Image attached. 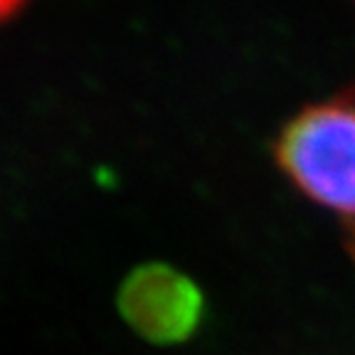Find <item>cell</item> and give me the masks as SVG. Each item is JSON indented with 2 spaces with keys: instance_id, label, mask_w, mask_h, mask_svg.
Instances as JSON below:
<instances>
[{
  "instance_id": "6da1fadb",
  "label": "cell",
  "mask_w": 355,
  "mask_h": 355,
  "mask_svg": "<svg viewBox=\"0 0 355 355\" xmlns=\"http://www.w3.org/2000/svg\"><path fill=\"white\" fill-rule=\"evenodd\" d=\"M274 161L313 202L355 227V84L304 104L279 128Z\"/></svg>"
},
{
  "instance_id": "7a4b0ae2",
  "label": "cell",
  "mask_w": 355,
  "mask_h": 355,
  "mask_svg": "<svg viewBox=\"0 0 355 355\" xmlns=\"http://www.w3.org/2000/svg\"><path fill=\"white\" fill-rule=\"evenodd\" d=\"M119 311L133 331L153 343L190 338L202 318L198 284L166 264H146L123 282Z\"/></svg>"
},
{
  "instance_id": "3957f363",
  "label": "cell",
  "mask_w": 355,
  "mask_h": 355,
  "mask_svg": "<svg viewBox=\"0 0 355 355\" xmlns=\"http://www.w3.org/2000/svg\"><path fill=\"white\" fill-rule=\"evenodd\" d=\"M343 244H345V250H348L350 259L355 261V227L348 230V232H343Z\"/></svg>"
},
{
  "instance_id": "277c9868",
  "label": "cell",
  "mask_w": 355,
  "mask_h": 355,
  "mask_svg": "<svg viewBox=\"0 0 355 355\" xmlns=\"http://www.w3.org/2000/svg\"><path fill=\"white\" fill-rule=\"evenodd\" d=\"M17 6H20V0H0V17L8 15L10 10H15Z\"/></svg>"
}]
</instances>
